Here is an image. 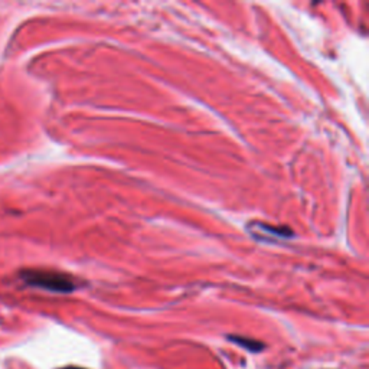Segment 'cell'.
Listing matches in <instances>:
<instances>
[{"label": "cell", "instance_id": "1", "mask_svg": "<svg viewBox=\"0 0 369 369\" xmlns=\"http://www.w3.org/2000/svg\"><path fill=\"white\" fill-rule=\"evenodd\" d=\"M20 278L24 280L28 286L54 293H71L77 289L75 280L71 276L54 270L27 269L20 271Z\"/></svg>", "mask_w": 369, "mask_h": 369}, {"label": "cell", "instance_id": "3", "mask_svg": "<svg viewBox=\"0 0 369 369\" xmlns=\"http://www.w3.org/2000/svg\"><path fill=\"white\" fill-rule=\"evenodd\" d=\"M62 369H84V368H78V366H67V368H62Z\"/></svg>", "mask_w": 369, "mask_h": 369}, {"label": "cell", "instance_id": "2", "mask_svg": "<svg viewBox=\"0 0 369 369\" xmlns=\"http://www.w3.org/2000/svg\"><path fill=\"white\" fill-rule=\"evenodd\" d=\"M228 339L232 342V343H236L238 346H241V348L250 351V352H259L262 349H264V343L258 342L255 339H250V338H246V336H228Z\"/></svg>", "mask_w": 369, "mask_h": 369}]
</instances>
